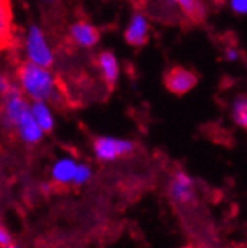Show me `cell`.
I'll return each mask as SVG.
<instances>
[{"mask_svg":"<svg viewBox=\"0 0 247 248\" xmlns=\"http://www.w3.org/2000/svg\"><path fill=\"white\" fill-rule=\"evenodd\" d=\"M16 83L29 102L59 103L63 100L59 82L52 68L21 62L16 73Z\"/></svg>","mask_w":247,"mask_h":248,"instance_id":"6da1fadb","label":"cell"},{"mask_svg":"<svg viewBox=\"0 0 247 248\" xmlns=\"http://www.w3.org/2000/svg\"><path fill=\"white\" fill-rule=\"evenodd\" d=\"M21 52L26 62L33 65L52 68L55 64V50L49 41L44 29L40 24L32 23L21 36Z\"/></svg>","mask_w":247,"mask_h":248,"instance_id":"7a4b0ae2","label":"cell"},{"mask_svg":"<svg viewBox=\"0 0 247 248\" xmlns=\"http://www.w3.org/2000/svg\"><path fill=\"white\" fill-rule=\"evenodd\" d=\"M0 100V124L5 130H14L18 120L31 110V102L18 90L17 83Z\"/></svg>","mask_w":247,"mask_h":248,"instance_id":"3957f363","label":"cell"},{"mask_svg":"<svg viewBox=\"0 0 247 248\" xmlns=\"http://www.w3.org/2000/svg\"><path fill=\"white\" fill-rule=\"evenodd\" d=\"M135 150L131 140L115 138V136H97L93 141V153L99 162H114V160L129 156Z\"/></svg>","mask_w":247,"mask_h":248,"instance_id":"277c9868","label":"cell"},{"mask_svg":"<svg viewBox=\"0 0 247 248\" xmlns=\"http://www.w3.org/2000/svg\"><path fill=\"white\" fill-rule=\"evenodd\" d=\"M164 86L178 97L188 94L199 82L197 74L182 65H175L164 73Z\"/></svg>","mask_w":247,"mask_h":248,"instance_id":"5b68a950","label":"cell"},{"mask_svg":"<svg viewBox=\"0 0 247 248\" xmlns=\"http://www.w3.org/2000/svg\"><path fill=\"white\" fill-rule=\"evenodd\" d=\"M68 40L79 48H93L100 41V32L88 20H76L68 26Z\"/></svg>","mask_w":247,"mask_h":248,"instance_id":"8992f818","label":"cell"},{"mask_svg":"<svg viewBox=\"0 0 247 248\" xmlns=\"http://www.w3.org/2000/svg\"><path fill=\"white\" fill-rule=\"evenodd\" d=\"M125 41L132 47H143L149 43L150 38V24L147 17L140 11H135L131 16L126 29H125Z\"/></svg>","mask_w":247,"mask_h":248,"instance_id":"52a82bcc","label":"cell"},{"mask_svg":"<svg viewBox=\"0 0 247 248\" xmlns=\"http://www.w3.org/2000/svg\"><path fill=\"white\" fill-rule=\"evenodd\" d=\"M168 194L171 200L179 204H188L194 200V183L193 179L183 171H178L173 176L170 186H168Z\"/></svg>","mask_w":247,"mask_h":248,"instance_id":"ba28073f","label":"cell"},{"mask_svg":"<svg viewBox=\"0 0 247 248\" xmlns=\"http://www.w3.org/2000/svg\"><path fill=\"white\" fill-rule=\"evenodd\" d=\"M96 64L105 85L108 88H114L120 79V64H118L117 56L113 52L103 50L97 55Z\"/></svg>","mask_w":247,"mask_h":248,"instance_id":"9c48e42d","label":"cell"},{"mask_svg":"<svg viewBox=\"0 0 247 248\" xmlns=\"http://www.w3.org/2000/svg\"><path fill=\"white\" fill-rule=\"evenodd\" d=\"M14 132L17 133L18 136V140L23 142V144H26V145H36V144H40L44 138V130L38 126V123H36L31 114V110L26 114V115H23L18 123L16 124V127H14Z\"/></svg>","mask_w":247,"mask_h":248,"instance_id":"30bf717a","label":"cell"},{"mask_svg":"<svg viewBox=\"0 0 247 248\" xmlns=\"http://www.w3.org/2000/svg\"><path fill=\"white\" fill-rule=\"evenodd\" d=\"M76 168H78V160L75 157L61 156L50 167V180L59 186L73 185Z\"/></svg>","mask_w":247,"mask_h":248,"instance_id":"8fae6325","label":"cell"},{"mask_svg":"<svg viewBox=\"0 0 247 248\" xmlns=\"http://www.w3.org/2000/svg\"><path fill=\"white\" fill-rule=\"evenodd\" d=\"M31 114L44 133L53 132L56 126V117L53 112L52 103L49 102H31Z\"/></svg>","mask_w":247,"mask_h":248,"instance_id":"7c38bea8","label":"cell"},{"mask_svg":"<svg viewBox=\"0 0 247 248\" xmlns=\"http://www.w3.org/2000/svg\"><path fill=\"white\" fill-rule=\"evenodd\" d=\"M14 38V17L8 2L0 3V50L6 48Z\"/></svg>","mask_w":247,"mask_h":248,"instance_id":"4fadbf2b","label":"cell"},{"mask_svg":"<svg viewBox=\"0 0 247 248\" xmlns=\"http://www.w3.org/2000/svg\"><path fill=\"white\" fill-rule=\"evenodd\" d=\"M231 115L238 127L247 130V95H237L232 102Z\"/></svg>","mask_w":247,"mask_h":248,"instance_id":"5bb4252c","label":"cell"},{"mask_svg":"<svg viewBox=\"0 0 247 248\" xmlns=\"http://www.w3.org/2000/svg\"><path fill=\"white\" fill-rule=\"evenodd\" d=\"M91 177H93V168L85 162H78V168L75 172V179H73V185L83 186L91 180Z\"/></svg>","mask_w":247,"mask_h":248,"instance_id":"9a60e30c","label":"cell"},{"mask_svg":"<svg viewBox=\"0 0 247 248\" xmlns=\"http://www.w3.org/2000/svg\"><path fill=\"white\" fill-rule=\"evenodd\" d=\"M176 5L187 14L188 17H193V18H199L200 17V5L197 0H176Z\"/></svg>","mask_w":247,"mask_h":248,"instance_id":"2e32d148","label":"cell"},{"mask_svg":"<svg viewBox=\"0 0 247 248\" xmlns=\"http://www.w3.org/2000/svg\"><path fill=\"white\" fill-rule=\"evenodd\" d=\"M16 86V80H12L6 73L0 71V98H3Z\"/></svg>","mask_w":247,"mask_h":248,"instance_id":"e0dca14e","label":"cell"},{"mask_svg":"<svg viewBox=\"0 0 247 248\" xmlns=\"http://www.w3.org/2000/svg\"><path fill=\"white\" fill-rule=\"evenodd\" d=\"M229 8L233 14L247 16V0H229Z\"/></svg>","mask_w":247,"mask_h":248,"instance_id":"ac0fdd59","label":"cell"},{"mask_svg":"<svg viewBox=\"0 0 247 248\" xmlns=\"http://www.w3.org/2000/svg\"><path fill=\"white\" fill-rule=\"evenodd\" d=\"M11 244H14V242H12V234H11V232L6 227L0 226V248L8 247Z\"/></svg>","mask_w":247,"mask_h":248,"instance_id":"d6986e66","label":"cell"},{"mask_svg":"<svg viewBox=\"0 0 247 248\" xmlns=\"http://www.w3.org/2000/svg\"><path fill=\"white\" fill-rule=\"evenodd\" d=\"M240 58V53L237 48H233V47H228L226 50H225V59L228 62H235L237 59Z\"/></svg>","mask_w":247,"mask_h":248,"instance_id":"ffe728a7","label":"cell"},{"mask_svg":"<svg viewBox=\"0 0 247 248\" xmlns=\"http://www.w3.org/2000/svg\"><path fill=\"white\" fill-rule=\"evenodd\" d=\"M40 3L46 8H52L59 3V0H40Z\"/></svg>","mask_w":247,"mask_h":248,"instance_id":"44dd1931","label":"cell"},{"mask_svg":"<svg viewBox=\"0 0 247 248\" xmlns=\"http://www.w3.org/2000/svg\"><path fill=\"white\" fill-rule=\"evenodd\" d=\"M40 188H41L43 192H49V191H50V185H49V183H41Z\"/></svg>","mask_w":247,"mask_h":248,"instance_id":"7402d4cb","label":"cell"},{"mask_svg":"<svg viewBox=\"0 0 247 248\" xmlns=\"http://www.w3.org/2000/svg\"><path fill=\"white\" fill-rule=\"evenodd\" d=\"M163 2H165L167 5H175V3H176V0H163Z\"/></svg>","mask_w":247,"mask_h":248,"instance_id":"603a6c76","label":"cell"},{"mask_svg":"<svg viewBox=\"0 0 247 248\" xmlns=\"http://www.w3.org/2000/svg\"><path fill=\"white\" fill-rule=\"evenodd\" d=\"M3 248H21L20 245H16V244H11V245H8V247H3Z\"/></svg>","mask_w":247,"mask_h":248,"instance_id":"cb8c5ba5","label":"cell"},{"mask_svg":"<svg viewBox=\"0 0 247 248\" xmlns=\"http://www.w3.org/2000/svg\"><path fill=\"white\" fill-rule=\"evenodd\" d=\"M3 2H8V0H0V3H3Z\"/></svg>","mask_w":247,"mask_h":248,"instance_id":"d4e9b609","label":"cell"}]
</instances>
